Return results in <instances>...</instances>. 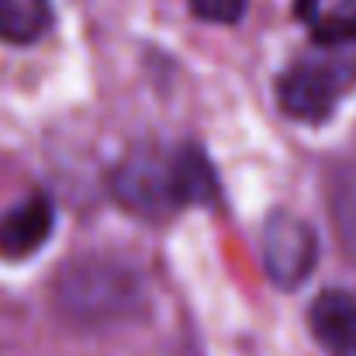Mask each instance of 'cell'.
Wrapping results in <instances>:
<instances>
[{"label": "cell", "instance_id": "52a82bcc", "mask_svg": "<svg viewBox=\"0 0 356 356\" xmlns=\"http://www.w3.org/2000/svg\"><path fill=\"white\" fill-rule=\"evenodd\" d=\"M170 191L173 204H215L218 201V177L208 156L197 145H184L170 156Z\"/></svg>", "mask_w": 356, "mask_h": 356}, {"label": "cell", "instance_id": "6da1fadb", "mask_svg": "<svg viewBox=\"0 0 356 356\" xmlns=\"http://www.w3.org/2000/svg\"><path fill=\"white\" fill-rule=\"evenodd\" d=\"M350 87V73L336 63H298L277 83V101L294 121H325Z\"/></svg>", "mask_w": 356, "mask_h": 356}, {"label": "cell", "instance_id": "ba28073f", "mask_svg": "<svg viewBox=\"0 0 356 356\" xmlns=\"http://www.w3.org/2000/svg\"><path fill=\"white\" fill-rule=\"evenodd\" d=\"M294 14L318 45L339 49L356 42V0H294Z\"/></svg>", "mask_w": 356, "mask_h": 356}, {"label": "cell", "instance_id": "5b68a950", "mask_svg": "<svg viewBox=\"0 0 356 356\" xmlns=\"http://www.w3.org/2000/svg\"><path fill=\"white\" fill-rule=\"evenodd\" d=\"M308 325L329 356H356V294L322 291L308 308Z\"/></svg>", "mask_w": 356, "mask_h": 356}, {"label": "cell", "instance_id": "3957f363", "mask_svg": "<svg viewBox=\"0 0 356 356\" xmlns=\"http://www.w3.org/2000/svg\"><path fill=\"white\" fill-rule=\"evenodd\" d=\"M315 259H318V238L301 218H294L287 211H273L266 218V225H263V266L277 287L291 291V287L305 284Z\"/></svg>", "mask_w": 356, "mask_h": 356}, {"label": "cell", "instance_id": "9c48e42d", "mask_svg": "<svg viewBox=\"0 0 356 356\" xmlns=\"http://www.w3.org/2000/svg\"><path fill=\"white\" fill-rule=\"evenodd\" d=\"M52 24L49 0H0V38L10 45L38 42Z\"/></svg>", "mask_w": 356, "mask_h": 356}, {"label": "cell", "instance_id": "8992f818", "mask_svg": "<svg viewBox=\"0 0 356 356\" xmlns=\"http://www.w3.org/2000/svg\"><path fill=\"white\" fill-rule=\"evenodd\" d=\"M56 225V208L49 194H31L24 204L10 208L0 218V256L7 259H24L31 256L45 238L52 236Z\"/></svg>", "mask_w": 356, "mask_h": 356}, {"label": "cell", "instance_id": "7a4b0ae2", "mask_svg": "<svg viewBox=\"0 0 356 356\" xmlns=\"http://www.w3.org/2000/svg\"><path fill=\"white\" fill-rule=\"evenodd\" d=\"M131 277L111 270L104 263H94V266H76L59 294H63V308L80 318V322H108V318H121L131 305Z\"/></svg>", "mask_w": 356, "mask_h": 356}, {"label": "cell", "instance_id": "30bf717a", "mask_svg": "<svg viewBox=\"0 0 356 356\" xmlns=\"http://www.w3.org/2000/svg\"><path fill=\"white\" fill-rule=\"evenodd\" d=\"M191 10L211 24H238L245 14V0H191Z\"/></svg>", "mask_w": 356, "mask_h": 356}, {"label": "cell", "instance_id": "277c9868", "mask_svg": "<svg viewBox=\"0 0 356 356\" xmlns=\"http://www.w3.org/2000/svg\"><path fill=\"white\" fill-rule=\"evenodd\" d=\"M115 194L128 211H135L142 218L170 215L177 208L173 191H170V159H163L149 149L131 152L115 173Z\"/></svg>", "mask_w": 356, "mask_h": 356}]
</instances>
